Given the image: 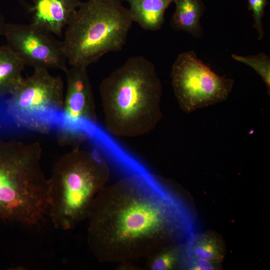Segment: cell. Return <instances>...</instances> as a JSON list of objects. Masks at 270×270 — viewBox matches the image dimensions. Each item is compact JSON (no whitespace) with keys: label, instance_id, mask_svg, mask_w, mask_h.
Listing matches in <instances>:
<instances>
[{"label":"cell","instance_id":"cell-1","mask_svg":"<svg viewBox=\"0 0 270 270\" xmlns=\"http://www.w3.org/2000/svg\"><path fill=\"white\" fill-rule=\"evenodd\" d=\"M148 184L132 177L106 186L95 197L86 220L87 242L102 262L148 257L168 233L163 203Z\"/></svg>","mask_w":270,"mask_h":270},{"label":"cell","instance_id":"cell-2","mask_svg":"<svg viewBox=\"0 0 270 270\" xmlns=\"http://www.w3.org/2000/svg\"><path fill=\"white\" fill-rule=\"evenodd\" d=\"M106 130L121 138L152 131L162 117V85L156 68L142 56L129 58L99 86Z\"/></svg>","mask_w":270,"mask_h":270},{"label":"cell","instance_id":"cell-3","mask_svg":"<svg viewBox=\"0 0 270 270\" xmlns=\"http://www.w3.org/2000/svg\"><path fill=\"white\" fill-rule=\"evenodd\" d=\"M42 152L38 142L0 139V222L33 226L48 216Z\"/></svg>","mask_w":270,"mask_h":270},{"label":"cell","instance_id":"cell-4","mask_svg":"<svg viewBox=\"0 0 270 270\" xmlns=\"http://www.w3.org/2000/svg\"><path fill=\"white\" fill-rule=\"evenodd\" d=\"M110 176L107 161L95 152L76 148L61 156L48 178V216L54 227L70 230L86 219Z\"/></svg>","mask_w":270,"mask_h":270},{"label":"cell","instance_id":"cell-5","mask_svg":"<svg viewBox=\"0 0 270 270\" xmlns=\"http://www.w3.org/2000/svg\"><path fill=\"white\" fill-rule=\"evenodd\" d=\"M133 21L120 0L82 2L66 26L63 51L70 66L87 67L104 54L120 50Z\"/></svg>","mask_w":270,"mask_h":270},{"label":"cell","instance_id":"cell-6","mask_svg":"<svg viewBox=\"0 0 270 270\" xmlns=\"http://www.w3.org/2000/svg\"><path fill=\"white\" fill-rule=\"evenodd\" d=\"M170 78L176 100L186 112L226 100L234 82L215 73L193 50L178 54Z\"/></svg>","mask_w":270,"mask_h":270},{"label":"cell","instance_id":"cell-7","mask_svg":"<svg viewBox=\"0 0 270 270\" xmlns=\"http://www.w3.org/2000/svg\"><path fill=\"white\" fill-rule=\"evenodd\" d=\"M64 96L60 76L52 75L48 69L36 68L10 95L8 110L18 120L34 121L42 116L62 110Z\"/></svg>","mask_w":270,"mask_h":270},{"label":"cell","instance_id":"cell-8","mask_svg":"<svg viewBox=\"0 0 270 270\" xmlns=\"http://www.w3.org/2000/svg\"><path fill=\"white\" fill-rule=\"evenodd\" d=\"M3 36L26 66L64 72L66 69L62 42L50 32L32 23H6Z\"/></svg>","mask_w":270,"mask_h":270},{"label":"cell","instance_id":"cell-9","mask_svg":"<svg viewBox=\"0 0 270 270\" xmlns=\"http://www.w3.org/2000/svg\"><path fill=\"white\" fill-rule=\"evenodd\" d=\"M64 72L66 88L62 110L65 119L70 122L84 120L96 123L95 101L87 67L71 66Z\"/></svg>","mask_w":270,"mask_h":270},{"label":"cell","instance_id":"cell-10","mask_svg":"<svg viewBox=\"0 0 270 270\" xmlns=\"http://www.w3.org/2000/svg\"><path fill=\"white\" fill-rule=\"evenodd\" d=\"M81 2L80 0H34L32 24L60 36Z\"/></svg>","mask_w":270,"mask_h":270},{"label":"cell","instance_id":"cell-11","mask_svg":"<svg viewBox=\"0 0 270 270\" xmlns=\"http://www.w3.org/2000/svg\"><path fill=\"white\" fill-rule=\"evenodd\" d=\"M176 8L170 24L176 30L187 32L195 38L203 34L200 20L206 6L203 0H174Z\"/></svg>","mask_w":270,"mask_h":270},{"label":"cell","instance_id":"cell-12","mask_svg":"<svg viewBox=\"0 0 270 270\" xmlns=\"http://www.w3.org/2000/svg\"><path fill=\"white\" fill-rule=\"evenodd\" d=\"M132 20L146 30H160L164 23V14L174 0H125Z\"/></svg>","mask_w":270,"mask_h":270},{"label":"cell","instance_id":"cell-13","mask_svg":"<svg viewBox=\"0 0 270 270\" xmlns=\"http://www.w3.org/2000/svg\"><path fill=\"white\" fill-rule=\"evenodd\" d=\"M25 66L7 44L0 46V98L10 95L19 86Z\"/></svg>","mask_w":270,"mask_h":270},{"label":"cell","instance_id":"cell-14","mask_svg":"<svg viewBox=\"0 0 270 270\" xmlns=\"http://www.w3.org/2000/svg\"><path fill=\"white\" fill-rule=\"evenodd\" d=\"M192 252L194 257L220 264L224 258V250L220 240L212 234H206L194 240Z\"/></svg>","mask_w":270,"mask_h":270},{"label":"cell","instance_id":"cell-15","mask_svg":"<svg viewBox=\"0 0 270 270\" xmlns=\"http://www.w3.org/2000/svg\"><path fill=\"white\" fill-rule=\"evenodd\" d=\"M232 58L234 60L252 68L260 76L266 84L270 94V58L268 54L264 52H260L248 56L232 54Z\"/></svg>","mask_w":270,"mask_h":270},{"label":"cell","instance_id":"cell-16","mask_svg":"<svg viewBox=\"0 0 270 270\" xmlns=\"http://www.w3.org/2000/svg\"><path fill=\"white\" fill-rule=\"evenodd\" d=\"M180 256L177 247L166 248L147 257V268L152 270H172L178 264Z\"/></svg>","mask_w":270,"mask_h":270},{"label":"cell","instance_id":"cell-17","mask_svg":"<svg viewBox=\"0 0 270 270\" xmlns=\"http://www.w3.org/2000/svg\"><path fill=\"white\" fill-rule=\"evenodd\" d=\"M248 9L252 12L254 18V27L258 32V40L264 37L265 32L263 28L262 20L264 14V9L268 4V0H248Z\"/></svg>","mask_w":270,"mask_h":270},{"label":"cell","instance_id":"cell-18","mask_svg":"<svg viewBox=\"0 0 270 270\" xmlns=\"http://www.w3.org/2000/svg\"><path fill=\"white\" fill-rule=\"evenodd\" d=\"M218 263L194 257L190 267L191 270H214L218 268Z\"/></svg>","mask_w":270,"mask_h":270},{"label":"cell","instance_id":"cell-19","mask_svg":"<svg viewBox=\"0 0 270 270\" xmlns=\"http://www.w3.org/2000/svg\"><path fill=\"white\" fill-rule=\"evenodd\" d=\"M6 23L3 16L0 14V36H4Z\"/></svg>","mask_w":270,"mask_h":270}]
</instances>
